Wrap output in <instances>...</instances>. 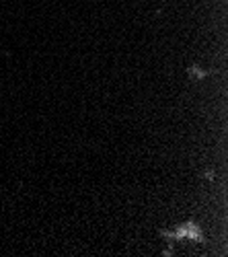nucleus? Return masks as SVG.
Listing matches in <instances>:
<instances>
[{
	"label": "nucleus",
	"instance_id": "obj_1",
	"mask_svg": "<svg viewBox=\"0 0 228 257\" xmlns=\"http://www.w3.org/2000/svg\"><path fill=\"white\" fill-rule=\"evenodd\" d=\"M160 237L171 243L169 249H164V255H173V243H183V241H191L195 245H205L208 243L205 237H203L201 226L197 222H193V220L183 222L173 230H160Z\"/></svg>",
	"mask_w": 228,
	"mask_h": 257
},
{
	"label": "nucleus",
	"instance_id": "obj_2",
	"mask_svg": "<svg viewBox=\"0 0 228 257\" xmlns=\"http://www.w3.org/2000/svg\"><path fill=\"white\" fill-rule=\"evenodd\" d=\"M189 78H193V80H201V78H205V76H208L210 72H205V70H201L199 66H195V64H193V66H189Z\"/></svg>",
	"mask_w": 228,
	"mask_h": 257
}]
</instances>
